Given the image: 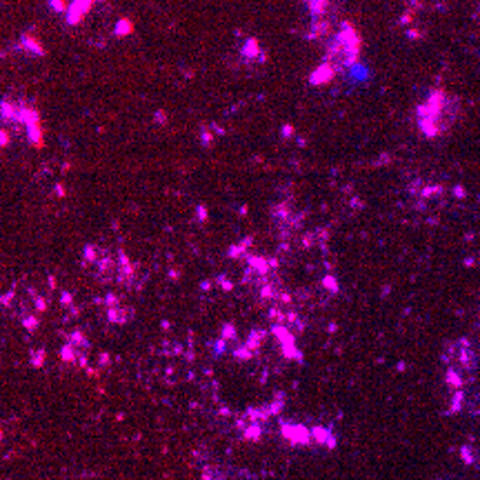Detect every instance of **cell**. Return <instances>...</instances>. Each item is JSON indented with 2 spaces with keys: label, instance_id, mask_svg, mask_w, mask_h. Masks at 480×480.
Here are the masks:
<instances>
[{
  "label": "cell",
  "instance_id": "5b68a950",
  "mask_svg": "<svg viewBox=\"0 0 480 480\" xmlns=\"http://www.w3.org/2000/svg\"><path fill=\"white\" fill-rule=\"evenodd\" d=\"M23 43H25V47H29V51H34V54H38V56H43V54H45V49L40 47V43H36L32 36H25Z\"/></svg>",
  "mask_w": 480,
  "mask_h": 480
},
{
  "label": "cell",
  "instance_id": "8992f818",
  "mask_svg": "<svg viewBox=\"0 0 480 480\" xmlns=\"http://www.w3.org/2000/svg\"><path fill=\"white\" fill-rule=\"evenodd\" d=\"M258 51H260V47H258L256 40H247V45H245V49H242V54H245L247 58H254V56H258Z\"/></svg>",
  "mask_w": 480,
  "mask_h": 480
},
{
  "label": "cell",
  "instance_id": "52a82bcc",
  "mask_svg": "<svg viewBox=\"0 0 480 480\" xmlns=\"http://www.w3.org/2000/svg\"><path fill=\"white\" fill-rule=\"evenodd\" d=\"M327 29H329V25H327V23H316V25H313V29L309 32V36H311V38H318V36H320V34H325Z\"/></svg>",
  "mask_w": 480,
  "mask_h": 480
},
{
  "label": "cell",
  "instance_id": "9c48e42d",
  "mask_svg": "<svg viewBox=\"0 0 480 480\" xmlns=\"http://www.w3.org/2000/svg\"><path fill=\"white\" fill-rule=\"evenodd\" d=\"M249 262H251V267H256V269H260L262 273L267 271V262L262 260V258H256V256H251V258H249Z\"/></svg>",
  "mask_w": 480,
  "mask_h": 480
},
{
  "label": "cell",
  "instance_id": "ba28073f",
  "mask_svg": "<svg viewBox=\"0 0 480 480\" xmlns=\"http://www.w3.org/2000/svg\"><path fill=\"white\" fill-rule=\"evenodd\" d=\"M49 7L54 9V12H69V5H67L65 0H49Z\"/></svg>",
  "mask_w": 480,
  "mask_h": 480
},
{
  "label": "cell",
  "instance_id": "3957f363",
  "mask_svg": "<svg viewBox=\"0 0 480 480\" xmlns=\"http://www.w3.org/2000/svg\"><path fill=\"white\" fill-rule=\"evenodd\" d=\"M327 5H329V0H307V7H309V12H311V16H320V14H325Z\"/></svg>",
  "mask_w": 480,
  "mask_h": 480
},
{
  "label": "cell",
  "instance_id": "277c9868",
  "mask_svg": "<svg viewBox=\"0 0 480 480\" xmlns=\"http://www.w3.org/2000/svg\"><path fill=\"white\" fill-rule=\"evenodd\" d=\"M131 32H133L131 20L122 18V20H118V23H116V36H127V34H131Z\"/></svg>",
  "mask_w": 480,
  "mask_h": 480
},
{
  "label": "cell",
  "instance_id": "7a4b0ae2",
  "mask_svg": "<svg viewBox=\"0 0 480 480\" xmlns=\"http://www.w3.org/2000/svg\"><path fill=\"white\" fill-rule=\"evenodd\" d=\"M334 78V67L332 65H323L316 74L311 76V82L313 85H323V82H329Z\"/></svg>",
  "mask_w": 480,
  "mask_h": 480
},
{
  "label": "cell",
  "instance_id": "6da1fadb",
  "mask_svg": "<svg viewBox=\"0 0 480 480\" xmlns=\"http://www.w3.org/2000/svg\"><path fill=\"white\" fill-rule=\"evenodd\" d=\"M94 3H102V0H74V3L69 5V12H67V23L78 25L80 20L87 16V12L91 9Z\"/></svg>",
  "mask_w": 480,
  "mask_h": 480
}]
</instances>
